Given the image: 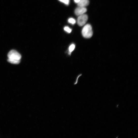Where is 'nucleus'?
<instances>
[{"instance_id": "5", "label": "nucleus", "mask_w": 138, "mask_h": 138, "mask_svg": "<svg viewBox=\"0 0 138 138\" xmlns=\"http://www.w3.org/2000/svg\"><path fill=\"white\" fill-rule=\"evenodd\" d=\"M89 4V0H80L77 4L78 7H85L88 6Z\"/></svg>"}, {"instance_id": "9", "label": "nucleus", "mask_w": 138, "mask_h": 138, "mask_svg": "<svg viewBox=\"0 0 138 138\" xmlns=\"http://www.w3.org/2000/svg\"><path fill=\"white\" fill-rule=\"evenodd\" d=\"M64 30L68 33H71L72 31V29L68 26H65L64 28Z\"/></svg>"}, {"instance_id": "7", "label": "nucleus", "mask_w": 138, "mask_h": 138, "mask_svg": "<svg viewBox=\"0 0 138 138\" xmlns=\"http://www.w3.org/2000/svg\"><path fill=\"white\" fill-rule=\"evenodd\" d=\"M75 47V45L74 44H72L69 47V55H71V53L74 50Z\"/></svg>"}, {"instance_id": "10", "label": "nucleus", "mask_w": 138, "mask_h": 138, "mask_svg": "<svg viewBox=\"0 0 138 138\" xmlns=\"http://www.w3.org/2000/svg\"><path fill=\"white\" fill-rule=\"evenodd\" d=\"M59 1L66 5H68L70 3V0H59Z\"/></svg>"}, {"instance_id": "4", "label": "nucleus", "mask_w": 138, "mask_h": 138, "mask_svg": "<svg viewBox=\"0 0 138 138\" xmlns=\"http://www.w3.org/2000/svg\"><path fill=\"white\" fill-rule=\"evenodd\" d=\"M87 11V9L85 7H78L75 10V13L77 16L84 14Z\"/></svg>"}, {"instance_id": "6", "label": "nucleus", "mask_w": 138, "mask_h": 138, "mask_svg": "<svg viewBox=\"0 0 138 138\" xmlns=\"http://www.w3.org/2000/svg\"><path fill=\"white\" fill-rule=\"evenodd\" d=\"M8 62L11 63L16 64H19L20 61V60H17L9 59H8Z\"/></svg>"}, {"instance_id": "2", "label": "nucleus", "mask_w": 138, "mask_h": 138, "mask_svg": "<svg viewBox=\"0 0 138 138\" xmlns=\"http://www.w3.org/2000/svg\"><path fill=\"white\" fill-rule=\"evenodd\" d=\"M8 59L20 60L21 58V55L17 51L12 50L8 53Z\"/></svg>"}, {"instance_id": "11", "label": "nucleus", "mask_w": 138, "mask_h": 138, "mask_svg": "<svg viewBox=\"0 0 138 138\" xmlns=\"http://www.w3.org/2000/svg\"><path fill=\"white\" fill-rule=\"evenodd\" d=\"M75 2L77 4L80 1V0H74Z\"/></svg>"}, {"instance_id": "8", "label": "nucleus", "mask_w": 138, "mask_h": 138, "mask_svg": "<svg viewBox=\"0 0 138 138\" xmlns=\"http://www.w3.org/2000/svg\"><path fill=\"white\" fill-rule=\"evenodd\" d=\"M69 23H71L73 25L75 24L76 23V20L73 18H70L68 20Z\"/></svg>"}, {"instance_id": "3", "label": "nucleus", "mask_w": 138, "mask_h": 138, "mask_svg": "<svg viewBox=\"0 0 138 138\" xmlns=\"http://www.w3.org/2000/svg\"><path fill=\"white\" fill-rule=\"evenodd\" d=\"M88 19V15L85 14L79 16L77 19V23L80 26L84 25L86 23Z\"/></svg>"}, {"instance_id": "1", "label": "nucleus", "mask_w": 138, "mask_h": 138, "mask_svg": "<svg viewBox=\"0 0 138 138\" xmlns=\"http://www.w3.org/2000/svg\"><path fill=\"white\" fill-rule=\"evenodd\" d=\"M82 33L84 38L87 39L91 38L93 34L92 28L91 25L89 24L85 25L82 29Z\"/></svg>"}]
</instances>
